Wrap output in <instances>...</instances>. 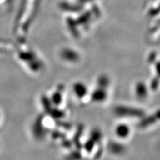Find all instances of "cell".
Wrapping results in <instances>:
<instances>
[{"label":"cell","instance_id":"1","mask_svg":"<svg viewBox=\"0 0 160 160\" xmlns=\"http://www.w3.org/2000/svg\"><path fill=\"white\" fill-rule=\"evenodd\" d=\"M116 113L119 116H132V117H139L142 116L143 112L139 109L132 108H126V106L118 107L116 109Z\"/></svg>","mask_w":160,"mask_h":160},{"label":"cell","instance_id":"2","mask_svg":"<svg viewBox=\"0 0 160 160\" xmlns=\"http://www.w3.org/2000/svg\"><path fill=\"white\" fill-rule=\"evenodd\" d=\"M116 133L119 138H126L129 133V128L126 124H119L116 128Z\"/></svg>","mask_w":160,"mask_h":160},{"label":"cell","instance_id":"3","mask_svg":"<svg viewBox=\"0 0 160 160\" xmlns=\"http://www.w3.org/2000/svg\"><path fill=\"white\" fill-rule=\"evenodd\" d=\"M158 119H160V112H156L155 114H153L151 116V118H149V119H143V121L141 122V124L143 127H146V126H149H149L151 125L152 120H153V122H154V121H155V122H156L158 121Z\"/></svg>","mask_w":160,"mask_h":160}]
</instances>
